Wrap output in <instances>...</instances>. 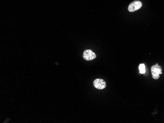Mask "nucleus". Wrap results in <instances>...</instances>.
<instances>
[{
	"mask_svg": "<svg viewBox=\"0 0 164 123\" xmlns=\"http://www.w3.org/2000/svg\"><path fill=\"white\" fill-rule=\"evenodd\" d=\"M152 77L155 80H157L160 78V75L162 74V68L161 66L158 65V63L152 66L151 68Z\"/></svg>",
	"mask_w": 164,
	"mask_h": 123,
	"instance_id": "obj_1",
	"label": "nucleus"
},
{
	"mask_svg": "<svg viewBox=\"0 0 164 123\" xmlns=\"http://www.w3.org/2000/svg\"><path fill=\"white\" fill-rule=\"evenodd\" d=\"M142 6V2L139 1H134L132 2L128 6V10L129 12L133 13L140 9Z\"/></svg>",
	"mask_w": 164,
	"mask_h": 123,
	"instance_id": "obj_2",
	"label": "nucleus"
},
{
	"mask_svg": "<svg viewBox=\"0 0 164 123\" xmlns=\"http://www.w3.org/2000/svg\"><path fill=\"white\" fill-rule=\"evenodd\" d=\"M83 58L87 61L92 60L96 58V54L91 50H86L84 51Z\"/></svg>",
	"mask_w": 164,
	"mask_h": 123,
	"instance_id": "obj_3",
	"label": "nucleus"
},
{
	"mask_svg": "<svg viewBox=\"0 0 164 123\" xmlns=\"http://www.w3.org/2000/svg\"><path fill=\"white\" fill-rule=\"evenodd\" d=\"M93 84L96 88L99 89V90L104 89L106 86V82L104 81V80L101 79H97L94 80Z\"/></svg>",
	"mask_w": 164,
	"mask_h": 123,
	"instance_id": "obj_4",
	"label": "nucleus"
},
{
	"mask_svg": "<svg viewBox=\"0 0 164 123\" xmlns=\"http://www.w3.org/2000/svg\"><path fill=\"white\" fill-rule=\"evenodd\" d=\"M140 70V73L142 74H144L145 73V65L144 64H140L139 67Z\"/></svg>",
	"mask_w": 164,
	"mask_h": 123,
	"instance_id": "obj_5",
	"label": "nucleus"
}]
</instances>
